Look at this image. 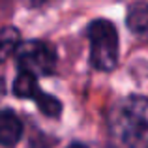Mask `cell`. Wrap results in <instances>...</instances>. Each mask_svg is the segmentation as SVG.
I'll list each match as a JSON object with an SVG mask.
<instances>
[{
	"instance_id": "obj_7",
	"label": "cell",
	"mask_w": 148,
	"mask_h": 148,
	"mask_svg": "<svg viewBox=\"0 0 148 148\" xmlns=\"http://www.w3.org/2000/svg\"><path fill=\"white\" fill-rule=\"evenodd\" d=\"M40 88H38V79L34 75L26 71H19V75L13 81V94L17 98H36L40 94Z\"/></svg>"
},
{
	"instance_id": "obj_4",
	"label": "cell",
	"mask_w": 148,
	"mask_h": 148,
	"mask_svg": "<svg viewBox=\"0 0 148 148\" xmlns=\"http://www.w3.org/2000/svg\"><path fill=\"white\" fill-rule=\"evenodd\" d=\"M23 135V124L13 111H0V146H15Z\"/></svg>"
},
{
	"instance_id": "obj_8",
	"label": "cell",
	"mask_w": 148,
	"mask_h": 148,
	"mask_svg": "<svg viewBox=\"0 0 148 148\" xmlns=\"http://www.w3.org/2000/svg\"><path fill=\"white\" fill-rule=\"evenodd\" d=\"M34 99H36V103H38V109H40L45 116L56 118V116L62 112V103L54 98V96H49V94H45V92H40Z\"/></svg>"
},
{
	"instance_id": "obj_6",
	"label": "cell",
	"mask_w": 148,
	"mask_h": 148,
	"mask_svg": "<svg viewBox=\"0 0 148 148\" xmlns=\"http://www.w3.org/2000/svg\"><path fill=\"white\" fill-rule=\"evenodd\" d=\"M21 45V34L17 28L8 26L0 30V64L6 62Z\"/></svg>"
},
{
	"instance_id": "obj_3",
	"label": "cell",
	"mask_w": 148,
	"mask_h": 148,
	"mask_svg": "<svg viewBox=\"0 0 148 148\" xmlns=\"http://www.w3.org/2000/svg\"><path fill=\"white\" fill-rule=\"evenodd\" d=\"M19 71H26L30 75L47 77L56 68V53L49 43L40 40H30L26 43H21L15 51Z\"/></svg>"
},
{
	"instance_id": "obj_9",
	"label": "cell",
	"mask_w": 148,
	"mask_h": 148,
	"mask_svg": "<svg viewBox=\"0 0 148 148\" xmlns=\"http://www.w3.org/2000/svg\"><path fill=\"white\" fill-rule=\"evenodd\" d=\"M66 148H88V146L81 145V143H73V145H69V146H66Z\"/></svg>"
},
{
	"instance_id": "obj_5",
	"label": "cell",
	"mask_w": 148,
	"mask_h": 148,
	"mask_svg": "<svg viewBox=\"0 0 148 148\" xmlns=\"http://www.w3.org/2000/svg\"><path fill=\"white\" fill-rule=\"evenodd\" d=\"M126 25L137 38L148 40V4L135 2L127 8Z\"/></svg>"
},
{
	"instance_id": "obj_1",
	"label": "cell",
	"mask_w": 148,
	"mask_h": 148,
	"mask_svg": "<svg viewBox=\"0 0 148 148\" xmlns=\"http://www.w3.org/2000/svg\"><path fill=\"white\" fill-rule=\"evenodd\" d=\"M109 131L116 148H148V98L127 96L112 107Z\"/></svg>"
},
{
	"instance_id": "obj_2",
	"label": "cell",
	"mask_w": 148,
	"mask_h": 148,
	"mask_svg": "<svg viewBox=\"0 0 148 148\" xmlns=\"http://www.w3.org/2000/svg\"><path fill=\"white\" fill-rule=\"evenodd\" d=\"M90 62L99 71H111L118 64V32L105 19H96L88 26Z\"/></svg>"
}]
</instances>
